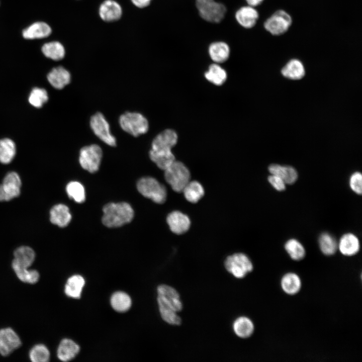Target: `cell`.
I'll list each match as a JSON object with an SVG mask.
<instances>
[{
  "label": "cell",
  "instance_id": "277c9868",
  "mask_svg": "<svg viewBox=\"0 0 362 362\" xmlns=\"http://www.w3.org/2000/svg\"><path fill=\"white\" fill-rule=\"evenodd\" d=\"M164 177L172 189L176 192H182L184 188L190 181V172L182 162L175 160L164 170Z\"/></svg>",
  "mask_w": 362,
  "mask_h": 362
},
{
  "label": "cell",
  "instance_id": "d6a6232c",
  "mask_svg": "<svg viewBox=\"0 0 362 362\" xmlns=\"http://www.w3.org/2000/svg\"><path fill=\"white\" fill-rule=\"evenodd\" d=\"M319 248L326 256L332 255L338 249V242L335 238L328 233H322L318 239Z\"/></svg>",
  "mask_w": 362,
  "mask_h": 362
},
{
  "label": "cell",
  "instance_id": "5bb4252c",
  "mask_svg": "<svg viewBox=\"0 0 362 362\" xmlns=\"http://www.w3.org/2000/svg\"><path fill=\"white\" fill-rule=\"evenodd\" d=\"M166 221L170 230L176 234L186 232L191 225L189 217L178 211L170 213L167 217Z\"/></svg>",
  "mask_w": 362,
  "mask_h": 362
},
{
  "label": "cell",
  "instance_id": "d4e9b609",
  "mask_svg": "<svg viewBox=\"0 0 362 362\" xmlns=\"http://www.w3.org/2000/svg\"><path fill=\"white\" fill-rule=\"evenodd\" d=\"M209 54L216 63L226 61L230 55V48L225 42L219 41L211 43L209 47Z\"/></svg>",
  "mask_w": 362,
  "mask_h": 362
},
{
  "label": "cell",
  "instance_id": "8992f818",
  "mask_svg": "<svg viewBox=\"0 0 362 362\" xmlns=\"http://www.w3.org/2000/svg\"><path fill=\"white\" fill-rule=\"evenodd\" d=\"M89 123L93 132L101 141L111 147L117 145L116 138L112 134L110 124L102 113L98 112L93 114Z\"/></svg>",
  "mask_w": 362,
  "mask_h": 362
},
{
  "label": "cell",
  "instance_id": "6da1fadb",
  "mask_svg": "<svg viewBox=\"0 0 362 362\" xmlns=\"http://www.w3.org/2000/svg\"><path fill=\"white\" fill-rule=\"evenodd\" d=\"M157 301L160 315L163 320L171 325H180L182 320L176 313L182 310L183 305L176 290L166 285L159 286Z\"/></svg>",
  "mask_w": 362,
  "mask_h": 362
},
{
  "label": "cell",
  "instance_id": "ba28073f",
  "mask_svg": "<svg viewBox=\"0 0 362 362\" xmlns=\"http://www.w3.org/2000/svg\"><path fill=\"white\" fill-rule=\"evenodd\" d=\"M224 265L229 273L238 279L245 277L253 269L251 261L243 253H236L228 256L225 260Z\"/></svg>",
  "mask_w": 362,
  "mask_h": 362
},
{
  "label": "cell",
  "instance_id": "836d02e7",
  "mask_svg": "<svg viewBox=\"0 0 362 362\" xmlns=\"http://www.w3.org/2000/svg\"><path fill=\"white\" fill-rule=\"evenodd\" d=\"M284 247L287 253L293 260L300 261L305 256V247L299 241L295 238L288 240L284 245Z\"/></svg>",
  "mask_w": 362,
  "mask_h": 362
},
{
  "label": "cell",
  "instance_id": "f35d334b",
  "mask_svg": "<svg viewBox=\"0 0 362 362\" xmlns=\"http://www.w3.org/2000/svg\"><path fill=\"white\" fill-rule=\"evenodd\" d=\"M29 356L33 362H46L49 360L50 352L44 344H37L30 349Z\"/></svg>",
  "mask_w": 362,
  "mask_h": 362
},
{
  "label": "cell",
  "instance_id": "44dd1931",
  "mask_svg": "<svg viewBox=\"0 0 362 362\" xmlns=\"http://www.w3.org/2000/svg\"><path fill=\"white\" fill-rule=\"evenodd\" d=\"M50 27L46 23L37 22L23 30L22 36L26 39H41L48 37L51 33Z\"/></svg>",
  "mask_w": 362,
  "mask_h": 362
},
{
  "label": "cell",
  "instance_id": "e575fe53",
  "mask_svg": "<svg viewBox=\"0 0 362 362\" xmlns=\"http://www.w3.org/2000/svg\"><path fill=\"white\" fill-rule=\"evenodd\" d=\"M12 267L18 279L24 283L34 284L39 279V273L36 269H30L13 263Z\"/></svg>",
  "mask_w": 362,
  "mask_h": 362
},
{
  "label": "cell",
  "instance_id": "74e56055",
  "mask_svg": "<svg viewBox=\"0 0 362 362\" xmlns=\"http://www.w3.org/2000/svg\"><path fill=\"white\" fill-rule=\"evenodd\" d=\"M68 197L78 203H81L85 200V193L83 186L79 182L73 181L69 183L66 187Z\"/></svg>",
  "mask_w": 362,
  "mask_h": 362
},
{
  "label": "cell",
  "instance_id": "603a6c76",
  "mask_svg": "<svg viewBox=\"0 0 362 362\" xmlns=\"http://www.w3.org/2000/svg\"><path fill=\"white\" fill-rule=\"evenodd\" d=\"M14 256L12 263L29 268L35 260V253L31 247L22 246L15 250Z\"/></svg>",
  "mask_w": 362,
  "mask_h": 362
},
{
  "label": "cell",
  "instance_id": "3957f363",
  "mask_svg": "<svg viewBox=\"0 0 362 362\" xmlns=\"http://www.w3.org/2000/svg\"><path fill=\"white\" fill-rule=\"evenodd\" d=\"M118 122L122 130L135 137L146 133L149 130L148 120L137 112L124 113L119 117Z\"/></svg>",
  "mask_w": 362,
  "mask_h": 362
},
{
  "label": "cell",
  "instance_id": "ee69618b",
  "mask_svg": "<svg viewBox=\"0 0 362 362\" xmlns=\"http://www.w3.org/2000/svg\"><path fill=\"white\" fill-rule=\"evenodd\" d=\"M248 6L255 7L260 5L263 0H245Z\"/></svg>",
  "mask_w": 362,
  "mask_h": 362
},
{
  "label": "cell",
  "instance_id": "9a60e30c",
  "mask_svg": "<svg viewBox=\"0 0 362 362\" xmlns=\"http://www.w3.org/2000/svg\"><path fill=\"white\" fill-rule=\"evenodd\" d=\"M47 78L54 88L61 89L70 83L71 75L68 70L59 66L51 69L48 73Z\"/></svg>",
  "mask_w": 362,
  "mask_h": 362
},
{
  "label": "cell",
  "instance_id": "ffe728a7",
  "mask_svg": "<svg viewBox=\"0 0 362 362\" xmlns=\"http://www.w3.org/2000/svg\"><path fill=\"white\" fill-rule=\"evenodd\" d=\"M238 23L245 28H251L256 24L258 13L254 7L247 6L240 8L235 14Z\"/></svg>",
  "mask_w": 362,
  "mask_h": 362
},
{
  "label": "cell",
  "instance_id": "b9f144b4",
  "mask_svg": "<svg viewBox=\"0 0 362 362\" xmlns=\"http://www.w3.org/2000/svg\"><path fill=\"white\" fill-rule=\"evenodd\" d=\"M268 181L272 186L278 191H283L286 189V184L278 175L270 174L268 177Z\"/></svg>",
  "mask_w": 362,
  "mask_h": 362
},
{
  "label": "cell",
  "instance_id": "484cf974",
  "mask_svg": "<svg viewBox=\"0 0 362 362\" xmlns=\"http://www.w3.org/2000/svg\"><path fill=\"white\" fill-rule=\"evenodd\" d=\"M233 327L235 333L238 337L242 338L251 336L254 330L253 322L245 316L237 318L234 322Z\"/></svg>",
  "mask_w": 362,
  "mask_h": 362
},
{
  "label": "cell",
  "instance_id": "4dcf8cb0",
  "mask_svg": "<svg viewBox=\"0 0 362 362\" xmlns=\"http://www.w3.org/2000/svg\"><path fill=\"white\" fill-rule=\"evenodd\" d=\"M182 192L186 200L193 203L198 202L205 193L202 185L196 180L190 181L184 188Z\"/></svg>",
  "mask_w": 362,
  "mask_h": 362
},
{
  "label": "cell",
  "instance_id": "5b68a950",
  "mask_svg": "<svg viewBox=\"0 0 362 362\" xmlns=\"http://www.w3.org/2000/svg\"><path fill=\"white\" fill-rule=\"evenodd\" d=\"M139 192L144 197L158 203H163L166 198L165 187L157 179L152 177L140 178L137 184Z\"/></svg>",
  "mask_w": 362,
  "mask_h": 362
},
{
  "label": "cell",
  "instance_id": "1f68e13d",
  "mask_svg": "<svg viewBox=\"0 0 362 362\" xmlns=\"http://www.w3.org/2000/svg\"><path fill=\"white\" fill-rule=\"evenodd\" d=\"M16 153L15 142L10 138L0 140V162L3 164L10 163Z\"/></svg>",
  "mask_w": 362,
  "mask_h": 362
},
{
  "label": "cell",
  "instance_id": "7a4b0ae2",
  "mask_svg": "<svg viewBox=\"0 0 362 362\" xmlns=\"http://www.w3.org/2000/svg\"><path fill=\"white\" fill-rule=\"evenodd\" d=\"M103 224L109 228L118 227L130 222L134 217V211L127 203H111L103 209Z\"/></svg>",
  "mask_w": 362,
  "mask_h": 362
},
{
  "label": "cell",
  "instance_id": "2e32d148",
  "mask_svg": "<svg viewBox=\"0 0 362 362\" xmlns=\"http://www.w3.org/2000/svg\"><path fill=\"white\" fill-rule=\"evenodd\" d=\"M338 249L345 256H352L360 249V243L357 237L351 233L343 234L338 242Z\"/></svg>",
  "mask_w": 362,
  "mask_h": 362
},
{
  "label": "cell",
  "instance_id": "83f0119b",
  "mask_svg": "<svg viewBox=\"0 0 362 362\" xmlns=\"http://www.w3.org/2000/svg\"><path fill=\"white\" fill-rule=\"evenodd\" d=\"M282 74L291 79H300L305 75V69L302 63L294 59L290 60L282 69Z\"/></svg>",
  "mask_w": 362,
  "mask_h": 362
},
{
  "label": "cell",
  "instance_id": "f1b7e54d",
  "mask_svg": "<svg viewBox=\"0 0 362 362\" xmlns=\"http://www.w3.org/2000/svg\"><path fill=\"white\" fill-rule=\"evenodd\" d=\"M206 79L216 85H222L226 80L227 74L226 70L218 63L210 65L205 73Z\"/></svg>",
  "mask_w": 362,
  "mask_h": 362
},
{
  "label": "cell",
  "instance_id": "d6986e66",
  "mask_svg": "<svg viewBox=\"0 0 362 362\" xmlns=\"http://www.w3.org/2000/svg\"><path fill=\"white\" fill-rule=\"evenodd\" d=\"M71 215L68 207L64 204L54 206L50 211V220L52 223L60 227L68 225L71 220Z\"/></svg>",
  "mask_w": 362,
  "mask_h": 362
},
{
  "label": "cell",
  "instance_id": "e0dca14e",
  "mask_svg": "<svg viewBox=\"0 0 362 362\" xmlns=\"http://www.w3.org/2000/svg\"><path fill=\"white\" fill-rule=\"evenodd\" d=\"M99 13L103 21L111 22L120 19L122 10L121 6L115 1L106 0L100 5Z\"/></svg>",
  "mask_w": 362,
  "mask_h": 362
},
{
  "label": "cell",
  "instance_id": "d590c367",
  "mask_svg": "<svg viewBox=\"0 0 362 362\" xmlns=\"http://www.w3.org/2000/svg\"><path fill=\"white\" fill-rule=\"evenodd\" d=\"M112 308L119 312H124L128 310L131 306V299L126 293L119 291L114 293L111 298Z\"/></svg>",
  "mask_w": 362,
  "mask_h": 362
},
{
  "label": "cell",
  "instance_id": "ac0fdd59",
  "mask_svg": "<svg viewBox=\"0 0 362 362\" xmlns=\"http://www.w3.org/2000/svg\"><path fill=\"white\" fill-rule=\"evenodd\" d=\"M280 286L285 294L293 296L300 291L302 282L300 277L297 274L288 272L285 274L281 278Z\"/></svg>",
  "mask_w": 362,
  "mask_h": 362
},
{
  "label": "cell",
  "instance_id": "f546056e",
  "mask_svg": "<svg viewBox=\"0 0 362 362\" xmlns=\"http://www.w3.org/2000/svg\"><path fill=\"white\" fill-rule=\"evenodd\" d=\"M41 50L42 53L46 57L55 61L62 59L65 54L64 46L57 41L45 43L42 46Z\"/></svg>",
  "mask_w": 362,
  "mask_h": 362
},
{
  "label": "cell",
  "instance_id": "4fadbf2b",
  "mask_svg": "<svg viewBox=\"0 0 362 362\" xmlns=\"http://www.w3.org/2000/svg\"><path fill=\"white\" fill-rule=\"evenodd\" d=\"M22 341L18 334L11 328L0 329V354L6 356L19 348Z\"/></svg>",
  "mask_w": 362,
  "mask_h": 362
},
{
  "label": "cell",
  "instance_id": "7c38bea8",
  "mask_svg": "<svg viewBox=\"0 0 362 362\" xmlns=\"http://www.w3.org/2000/svg\"><path fill=\"white\" fill-rule=\"evenodd\" d=\"M178 136L176 132L171 129H166L158 133L153 139L150 150L166 152L171 151L176 144Z\"/></svg>",
  "mask_w": 362,
  "mask_h": 362
},
{
  "label": "cell",
  "instance_id": "8d00e7d4",
  "mask_svg": "<svg viewBox=\"0 0 362 362\" xmlns=\"http://www.w3.org/2000/svg\"><path fill=\"white\" fill-rule=\"evenodd\" d=\"M150 159L162 170H165L175 160V156L171 152L168 153H157L149 151Z\"/></svg>",
  "mask_w": 362,
  "mask_h": 362
},
{
  "label": "cell",
  "instance_id": "4316f807",
  "mask_svg": "<svg viewBox=\"0 0 362 362\" xmlns=\"http://www.w3.org/2000/svg\"><path fill=\"white\" fill-rule=\"evenodd\" d=\"M85 281L80 275H73L69 278L65 286V294L71 298H79Z\"/></svg>",
  "mask_w": 362,
  "mask_h": 362
},
{
  "label": "cell",
  "instance_id": "7bdbcfd3",
  "mask_svg": "<svg viewBox=\"0 0 362 362\" xmlns=\"http://www.w3.org/2000/svg\"><path fill=\"white\" fill-rule=\"evenodd\" d=\"M132 3L137 7L144 8L147 7L151 0H131Z\"/></svg>",
  "mask_w": 362,
  "mask_h": 362
},
{
  "label": "cell",
  "instance_id": "30bf717a",
  "mask_svg": "<svg viewBox=\"0 0 362 362\" xmlns=\"http://www.w3.org/2000/svg\"><path fill=\"white\" fill-rule=\"evenodd\" d=\"M290 15L283 10L274 13L264 22V28L274 35H280L285 33L292 24Z\"/></svg>",
  "mask_w": 362,
  "mask_h": 362
},
{
  "label": "cell",
  "instance_id": "ab89813d",
  "mask_svg": "<svg viewBox=\"0 0 362 362\" xmlns=\"http://www.w3.org/2000/svg\"><path fill=\"white\" fill-rule=\"evenodd\" d=\"M48 100L47 91L42 88L34 87L29 96V103L33 107L40 108Z\"/></svg>",
  "mask_w": 362,
  "mask_h": 362
},
{
  "label": "cell",
  "instance_id": "60d3db41",
  "mask_svg": "<svg viewBox=\"0 0 362 362\" xmlns=\"http://www.w3.org/2000/svg\"><path fill=\"white\" fill-rule=\"evenodd\" d=\"M351 190L358 195L362 192V175L359 172H353L350 176L349 180Z\"/></svg>",
  "mask_w": 362,
  "mask_h": 362
},
{
  "label": "cell",
  "instance_id": "7402d4cb",
  "mask_svg": "<svg viewBox=\"0 0 362 362\" xmlns=\"http://www.w3.org/2000/svg\"><path fill=\"white\" fill-rule=\"evenodd\" d=\"M80 348L73 340L63 339L60 342L57 350L58 358L61 361H67L73 359L79 352Z\"/></svg>",
  "mask_w": 362,
  "mask_h": 362
},
{
  "label": "cell",
  "instance_id": "52a82bcc",
  "mask_svg": "<svg viewBox=\"0 0 362 362\" xmlns=\"http://www.w3.org/2000/svg\"><path fill=\"white\" fill-rule=\"evenodd\" d=\"M103 150L98 144L82 147L79 151L78 161L81 167L90 173L97 171L101 165Z\"/></svg>",
  "mask_w": 362,
  "mask_h": 362
},
{
  "label": "cell",
  "instance_id": "cb8c5ba5",
  "mask_svg": "<svg viewBox=\"0 0 362 362\" xmlns=\"http://www.w3.org/2000/svg\"><path fill=\"white\" fill-rule=\"evenodd\" d=\"M268 171L270 174L280 177L286 184H293L298 178V173L292 166L273 164L269 166Z\"/></svg>",
  "mask_w": 362,
  "mask_h": 362
},
{
  "label": "cell",
  "instance_id": "8fae6325",
  "mask_svg": "<svg viewBox=\"0 0 362 362\" xmlns=\"http://www.w3.org/2000/svg\"><path fill=\"white\" fill-rule=\"evenodd\" d=\"M21 180L19 174L11 171L5 176L0 185V201H9L20 194Z\"/></svg>",
  "mask_w": 362,
  "mask_h": 362
},
{
  "label": "cell",
  "instance_id": "9c48e42d",
  "mask_svg": "<svg viewBox=\"0 0 362 362\" xmlns=\"http://www.w3.org/2000/svg\"><path fill=\"white\" fill-rule=\"evenodd\" d=\"M200 16L206 21L219 23L226 12L225 6L215 0H196Z\"/></svg>",
  "mask_w": 362,
  "mask_h": 362
}]
</instances>
